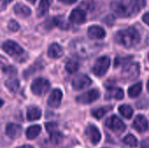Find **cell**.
Here are the masks:
<instances>
[{"mask_svg":"<svg viewBox=\"0 0 149 148\" xmlns=\"http://www.w3.org/2000/svg\"><path fill=\"white\" fill-rule=\"evenodd\" d=\"M69 47L72 54L80 58H88L95 55L100 51V46L98 44L85 38L73 40Z\"/></svg>","mask_w":149,"mask_h":148,"instance_id":"cell-1","label":"cell"},{"mask_svg":"<svg viewBox=\"0 0 149 148\" xmlns=\"http://www.w3.org/2000/svg\"><path fill=\"white\" fill-rule=\"evenodd\" d=\"M114 40L118 44L123 47L131 48L140 43L141 35L135 28L129 27L127 29L119 31L115 34Z\"/></svg>","mask_w":149,"mask_h":148,"instance_id":"cell-2","label":"cell"},{"mask_svg":"<svg viewBox=\"0 0 149 148\" xmlns=\"http://www.w3.org/2000/svg\"><path fill=\"white\" fill-rule=\"evenodd\" d=\"M2 48L5 53L18 62H23L27 58V55L24 49L12 40H7L3 42Z\"/></svg>","mask_w":149,"mask_h":148,"instance_id":"cell-3","label":"cell"},{"mask_svg":"<svg viewBox=\"0 0 149 148\" xmlns=\"http://www.w3.org/2000/svg\"><path fill=\"white\" fill-rule=\"evenodd\" d=\"M141 72V66L138 63H128L121 71V79L123 81H133L136 79Z\"/></svg>","mask_w":149,"mask_h":148,"instance_id":"cell-4","label":"cell"},{"mask_svg":"<svg viewBox=\"0 0 149 148\" xmlns=\"http://www.w3.org/2000/svg\"><path fill=\"white\" fill-rule=\"evenodd\" d=\"M50 82L44 78H38L34 79L31 85V90L33 94L37 96L45 95L50 89Z\"/></svg>","mask_w":149,"mask_h":148,"instance_id":"cell-5","label":"cell"},{"mask_svg":"<svg viewBox=\"0 0 149 148\" xmlns=\"http://www.w3.org/2000/svg\"><path fill=\"white\" fill-rule=\"evenodd\" d=\"M111 64V60L107 56H102L99 58L96 61L95 64L93 67V72L95 76L97 77H102L104 76Z\"/></svg>","mask_w":149,"mask_h":148,"instance_id":"cell-6","label":"cell"},{"mask_svg":"<svg viewBox=\"0 0 149 148\" xmlns=\"http://www.w3.org/2000/svg\"><path fill=\"white\" fill-rule=\"evenodd\" d=\"M100 96V91L97 89H92L89 90L82 94H80L79 96H78L76 98V101L79 104H84V105H87V104H91L94 101H96Z\"/></svg>","mask_w":149,"mask_h":148,"instance_id":"cell-7","label":"cell"},{"mask_svg":"<svg viewBox=\"0 0 149 148\" xmlns=\"http://www.w3.org/2000/svg\"><path fill=\"white\" fill-rule=\"evenodd\" d=\"M106 126L112 131L119 133H123L127 128L124 122L116 115H113L106 120Z\"/></svg>","mask_w":149,"mask_h":148,"instance_id":"cell-8","label":"cell"},{"mask_svg":"<svg viewBox=\"0 0 149 148\" xmlns=\"http://www.w3.org/2000/svg\"><path fill=\"white\" fill-rule=\"evenodd\" d=\"M92 84V80L91 79L85 74H80L78 75L77 77H75L72 81V88L76 91H80L83 90L88 86H90Z\"/></svg>","mask_w":149,"mask_h":148,"instance_id":"cell-9","label":"cell"},{"mask_svg":"<svg viewBox=\"0 0 149 148\" xmlns=\"http://www.w3.org/2000/svg\"><path fill=\"white\" fill-rule=\"evenodd\" d=\"M85 133L93 145H97L101 140V133L94 125H89L86 128Z\"/></svg>","mask_w":149,"mask_h":148,"instance_id":"cell-10","label":"cell"},{"mask_svg":"<svg viewBox=\"0 0 149 148\" xmlns=\"http://www.w3.org/2000/svg\"><path fill=\"white\" fill-rule=\"evenodd\" d=\"M146 6V0H130L127 4L129 17L137 15Z\"/></svg>","mask_w":149,"mask_h":148,"instance_id":"cell-11","label":"cell"},{"mask_svg":"<svg viewBox=\"0 0 149 148\" xmlns=\"http://www.w3.org/2000/svg\"><path fill=\"white\" fill-rule=\"evenodd\" d=\"M62 98H63L62 92L59 89H54L49 96L47 104L52 108H57L60 106Z\"/></svg>","mask_w":149,"mask_h":148,"instance_id":"cell-12","label":"cell"},{"mask_svg":"<svg viewBox=\"0 0 149 148\" xmlns=\"http://www.w3.org/2000/svg\"><path fill=\"white\" fill-rule=\"evenodd\" d=\"M5 133L11 140L17 139L22 134V126L18 124L9 123L5 127Z\"/></svg>","mask_w":149,"mask_h":148,"instance_id":"cell-13","label":"cell"},{"mask_svg":"<svg viewBox=\"0 0 149 148\" xmlns=\"http://www.w3.org/2000/svg\"><path fill=\"white\" fill-rule=\"evenodd\" d=\"M86 19V15L84 10L77 8L72 10V11L70 14L69 17V20L76 24H83Z\"/></svg>","mask_w":149,"mask_h":148,"instance_id":"cell-14","label":"cell"},{"mask_svg":"<svg viewBox=\"0 0 149 148\" xmlns=\"http://www.w3.org/2000/svg\"><path fill=\"white\" fill-rule=\"evenodd\" d=\"M133 126L137 132L144 133L148 129V121L145 116L139 114L135 117L134 123H133Z\"/></svg>","mask_w":149,"mask_h":148,"instance_id":"cell-15","label":"cell"},{"mask_svg":"<svg viewBox=\"0 0 149 148\" xmlns=\"http://www.w3.org/2000/svg\"><path fill=\"white\" fill-rule=\"evenodd\" d=\"M111 9L113 13L120 17H129L127 7L126 4L120 3V2H112L111 3Z\"/></svg>","mask_w":149,"mask_h":148,"instance_id":"cell-16","label":"cell"},{"mask_svg":"<svg viewBox=\"0 0 149 148\" xmlns=\"http://www.w3.org/2000/svg\"><path fill=\"white\" fill-rule=\"evenodd\" d=\"M88 36L92 39H102L106 36V31L105 30L98 25H92L88 28L87 31Z\"/></svg>","mask_w":149,"mask_h":148,"instance_id":"cell-17","label":"cell"},{"mask_svg":"<svg viewBox=\"0 0 149 148\" xmlns=\"http://www.w3.org/2000/svg\"><path fill=\"white\" fill-rule=\"evenodd\" d=\"M124 98V92L121 88L119 87H107L106 99H118L120 100Z\"/></svg>","mask_w":149,"mask_h":148,"instance_id":"cell-18","label":"cell"},{"mask_svg":"<svg viewBox=\"0 0 149 148\" xmlns=\"http://www.w3.org/2000/svg\"><path fill=\"white\" fill-rule=\"evenodd\" d=\"M47 53H48V56L52 58H59L62 57L64 51L58 44L53 43L49 46Z\"/></svg>","mask_w":149,"mask_h":148,"instance_id":"cell-19","label":"cell"},{"mask_svg":"<svg viewBox=\"0 0 149 148\" xmlns=\"http://www.w3.org/2000/svg\"><path fill=\"white\" fill-rule=\"evenodd\" d=\"M14 12L16 13L17 16L20 17H24V18L29 17L31 14V9L23 3H17L14 6Z\"/></svg>","mask_w":149,"mask_h":148,"instance_id":"cell-20","label":"cell"},{"mask_svg":"<svg viewBox=\"0 0 149 148\" xmlns=\"http://www.w3.org/2000/svg\"><path fill=\"white\" fill-rule=\"evenodd\" d=\"M41 115H42V112L37 106H30L27 109L26 117L29 121H35L39 120L41 118Z\"/></svg>","mask_w":149,"mask_h":148,"instance_id":"cell-21","label":"cell"},{"mask_svg":"<svg viewBox=\"0 0 149 148\" xmlns=\"http://www.w3.org/2000/svg\"><path fill=\"white\" fill-rule=\"evenodd\" d=\"M52 3V0H41L40 1L38 10H37V14H38V17H41L46 15Z\"/></svg>","mask_w":149,"mask_h":148,"instance_id":"cell-22","label":"cell"},{"mask_svg":"<svg viewBox=\"0 0 149 148\" xmlns=\"http://www.w3.org/2000/svg\"><path fill=\"white\" fill-rule=\"evenodd\" d=\"M112 109H113V106H102V107L95 108V109H93L92 111V115L95 119L100 120L101 118H103Z\"/></svg>","mask_w":149,"mask_h":148,"instance_id":"cell-23","label":"cell"},{"mask_svg":"<svg viewBox=\"0 0 149 148\" xmlns=\"http://www.w3.org/2000/svg\"><path fill=\"white\" fill-rule=\"evenodd\" d=\"M41 132V126L38 125H34L29 126L25 131V135L28 140H34L37 138Z\"/></svg>","mask_w":149,"mask_h":148,"instance_id":"cell-24","label":"cell"},{"mask_svg":"<svg viewBox=\"0 0 149 148\" xmlns=\"http://www.w3.org/2000/svg\"><path fill=\"white\" fill-rule=\"evenodd\" d=\"M52 23L61 30H68L70 28V23L67 22L65 17L63 16H57L53 17Z\"/></svg>","mask_w":149,"mask_h":148,"instance_id":"cell-25","label":"cell"},{"mask_svg":"<svg viewBox=\"0 0 149 148\" xmlns=\"http://www.w3.org/2000/svg\"><path fill=\"white\" fill-rule=\"evenodd\" d=\"M5 86L11 92H17L19 89V81L16 78H10L5 81Z\"/></svg>","mask_w":149,"mask_h":148,"instance_id":"cell-26","label":"cell"},{"mask_svg":"<svg viewBox=\"0 0 149 148\" xmlns=\"http://www.w3.org/2000/svg\"><path fill=\"white\" fill-rule=\"evenodd\" d=\"M119 112L126 119H131L134 114V110L133 108L128 106V105H121L119 107Z\"/></svg>","mask_w":149,"mask_h":148,"instance_id":"cell-27","label":"cell"},{"mask_svg":"<svg viewBox=\"0 0 149 148\" xmlns=\"http://www.w3.org/2000/svg\"><path fill=\"white\" fill-rule=\"evenodd\" d=\"M141 91H142V84L140 82V83H137V84L132 85L131 87H129L128 95L130 98H136L141 94Z\"/></svg>","mask_w":149,"mask_h":148,"instance_id":"cell-28","label":"cell"},{"mask_svg":"<svg viewBox=\"0 0 149 148\" xmlns=\"http://www.w3.org/2000/svg\"><path fill=\"white\" fill-rule=\"evenodd\" d=\"M79 68V62H77L76 60L73 59H70L66 62L65 64V70L68 73L72 74L76 72Z\"/></svg>","mask_w":149,"mask_h":148,"instance_id":"cell-29","label":"cell"},{"mask_svg":"<svg viewBox=\"0 0 149 148\" xmlns=\"http://www.w3.org/2000/svg\"><path fill=\"white\" fill-rule=\"evenodd\" d=\"M123 142L130 147H136L138 145V140L133 134H127L123 139Z\"/></svg>","mask_w":149,"mask_h":148,"instance_id":"cell-30","label":"cell"},{"mask_svg":"<svg viewBox=\"0 0 149 148\" xmlns=\"http://www.w3.org/2000/svg\"><path fill=\"white\" fill-rule=\"evenodd\" d=\"M133 58V56H127V57H116L114 60V67H118L121 65L128 64L129 61Z\"/></svg>","mask_w":149,"mask_h":148,"instance_id":"cell-31","label":"cell"},{"mask_svg":"<svg viewBox=\"0 0 149 148\" xmlns=\"http://www.w3.org/2000/svg\"><path fill=\"white\" fill-rule=\"evenodd\" d=\"M45 129H46L47 133L50 134L57 132L58 128V125L56 122H47V123H45Z\"/></svg>","mask_w":149,"mask_h":148,"instance_id":"cell-32","label":"cell"},{"mask_svg":"<svg viewBox=\"0 0 149 148\" xmlns=\"http://www.w3.org/2000/svg\"><path fill=\"white\" fill-rule=\"evenodd\" d=\"M63 140V134L59 132H55L51 133V141L53 144H58L62 141Z\"/></svg>","mask_w":149,"mask_h":148,"instance_id":"cell-33","label":"cell"},{"mask_svg":"<svg viewBox=\"0 0 149 148\" xmlns=\"http://www.w3.org/2000/svg\"><path fill=\"white\" fill-rule=\"evenodd\" d=\"M38 65H39L38 63H36V64H34L31 68H29V69L25 70V72H24V77H28V76L31 75L32 73L36 72L38 69H40V68H41V66H40V67H38Z\"/></svg>","mask_w":149,"mask_h":148,"instance_id":"cell-34","label":"cell"},{"mask_svg":"<svg viewBox=\"0 0 149 148\" xmlns=\"http://www.w3.org/2000/svg\"><path fill=\"white\" fill-rule=\"evenodd\" d=\"M81 6H84V9L86 10H93L94 7V3L93 0H83Z\"/></svg>","mask_w":149,"mask_h":148,"instance_id":"cell-35","label":"cell"},{"mask_svg":"<svg viewBox=\"0 0 149 148\" xmlns=\"http://www.w3.org/2000/svg\"><path fill=\"white\" fill-rule=\"evenodd\" d=\"M8 28L11 31H17L19 29V24L15 20H10L8 24Z\"/></svg>","mask_w":149,"mask_h":148,"instance_id":"cell-36","label":"cell"},{"mask_svg":"<svg viewBox=\"0 0 149 148\" xmlns=\"http://www.w3.org/2000/svg\"><path fill=\"white\" fill-rule=\"evenodd\" d=\"M3 72L4 73H8V74H16L17 71L13 66H3Z\"/></svg>","mask_w":149,"mask_h":148,"instance_id":"cell-37","label":"cell"},{"mask_svg":"<svg viewBox=\"0 0 149 148\" xmlns=\"http://www.w3.org/2000/svg\"><path fill=\"white\" fill-rule=\"evenodd\" d=\"M141 148H149V138L143 140L141 142Z\"/></svg>","mask_w":149,"mask_h":148,"instance_id":"cell-38","label":"cell"},{"mask_svg":"<svg viewBox=\"0 0 149 148\" xmlns=\"http://www.w3.org/2000/svg\"><path fill=\"white\" fill-rule=\"evenodd\" d=\"M142 20L145 24H147L149 25V12H146L143 16H142Z\"/></svg>","mask_w":149,"mask_h":148,"instance_id":"cell-39","label":"cell"},{"mask_svg":"<svg viewBox=\"0 0 149 148\" xmlns=\"http://www.w3.org/2000/svg\"><path fill=\"white\" fill-rule=\"evenodd\" d=\"M58 1L65 4H72L77 2V0H58Z\"/></svg>","mask_w":149,"mask_h":148,"instance_id":"cell-40","label":"cell"},{"mask_svg":"<svg viewBox=\"0 0 149 148\" xmlns=\"http://www.w3.org/2000/svg\"><path fill=\"white\" fill-rule=\"evenodd\" d=\"M13 0H2V8L4 9V7H6L10 3H11Z\"/></svg>","mask_w":149,"mask_h":148,"instance_id":"cell-41","label":"cell"},{"mask_svg":"<svg viewBox=\"0 0 149 148\" xmlns=\"http://www.w3.org/2000/svg\"><path fill=\"white\" fill-rule=\"evenodd\" d=\"M19 148H32V147L29 146V145H24V146H22L21 147Z\"/></svg>","mask_w":149,"mask_h":148,"instance_id":"cell-42","label":"cell"},{"mask_svg":"<svg viewBox=\"0 0 149 148\" xmlns=\"http://www.w3.org/2000/svg\"><path fill=\"white\" fill-rule=\"evenodd\" d=\"M30 3H35V2L37 1V0H28Z\"/></svg>","mask_w":149,"mask_h":148,"instance_id":"cell-43","label":"cell"},{"mask_svg":"<svg viewBox=\"0 0 149 148\" xmlns=\"http://www.w3.org/2000/svg\"><path fill=\"white\" fill-rule=\"evenodd\" d=\"M147 88H148V91L149 92V80L148 82V85H147Z\"/></svg>","mask_w":149,"mask_h":148,"instance_id":"cell-44","label":"cell"},{"mask_svg":"<svg viewBox=\"0 0 149 148\" xmlns=\"http://www.w3.org/2000/svg\"><path fill=\"white\" fill-rule=\"evenodd\" d=\"M148 60H149V52H148Z\"/></svg>","mask_w":149,"mask_h":148,"instance_id":"cell-45","label":"cell"},{"mask_svg":"<svg viewBox=\"0 0 149 148\" xmlns=\"http://www.w3.org/2000/svg\"><path fill=\"white\" fill-rule=\"evenodd\" d=\"M106 148H107V147H106Z\"/></svg>","mask_w":149,"mask_h":148,"instance_id":"cell-46","label":"cell"}]
</instances>
